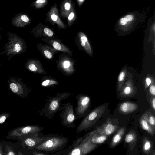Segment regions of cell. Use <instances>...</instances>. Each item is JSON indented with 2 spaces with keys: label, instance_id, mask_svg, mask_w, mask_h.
<instances>
[{
  "label": "cell",
  "instance_id": "1",
  "mask_svg": "<svg viewBox=\"0 0 155 155\" xmlns=\"http://www.w3.org/2000/svg\"><path fill=\"white\" fill-rule=\"evenodd\" d=\"M69 141L68 139L58 134H49L46 139L33 149L40 151L53 153L62 150Z\"/></svg>",
  "mask_w": 155,
  "mask_h": 155
},
{
  "label": "cell",
  "instance_id": "2",
  "mask_svg": "<svg viewBox=\"0 0 155 155\" xmlns=\"http://www.w3.org/2000/svg\"><path fill=\"white\" fill-rule=\"evenodd\" d=\"M7 34L8 41L2 48L4 50L0 53V56L5 54L9 60L16 55L24 52L26 45L24 40L16 34L10 32Z\"/></svg>",
  "mask_w": 155,
  "mask_h": 155
},
{
  "label": "cell",
  "instance_id": "3",
  "mask_svg": "<svg viewBox=\"0 0 155 155\" xmlns=\"http://www.w3.org/2000/svg\"><path fill=\"white\" fill-rule=\"evenodd\" d=\"M73 94L66 92L61 94L58 92L53 97H48L49 98L45 100L46 102L41 114L49 119H52L61 107V102L63 100L68 98L69 96Z\"/></svg>",
  "mask_w": 155,
  "mask_h": 155
},
{
  "label": "cell",
  "instance_id": "4",
  "mask_svg": "<svg viewBox=\"0 0 155 155\" xmlns=\"http://www.w3.org/2000/svg\"><path fill=\"white\" fill-rule=\"evenodd\" d=\"M76 140L73 147L62 155H87L96 147V144L91 141L89 134L78 138Z\"/></svg>",
  "mask_w": 155,
  "mask_h": 155
},
{
  "label": "cell",
  "instance_id": "5",
  "mask_svg": "<svg viewBox=\"0 0 155 155\" xmlns=\"http://www.w3.org/2000/svg\"><path fill=\"white\" fill-rule=\"evenodd\" d=\"M105 110V106L101 105L96 107L84 116L77 127L76 132L80 133L90 128L102 116Z\"/></svg>",
  "mask_w": 155,
  "mask_h": 155
},
{
  "label": "cell",
  "instance_id": "6",
  "mask_svg": "<svg viewBox=\"0 0 155 155\" xmlns=\"http://www.w3.org/2000/svg\"><path fill=\"white\" fill-rule=\"evenodd\" d=\"M43 127L37 125H29L10 130L5 137L7 139L17 140H22L34 134L41 132Z\"/></svg>",
  "mask_w": 155,
  "mask_h": 155
},
{
  "label": "cell",
  "instance_id": "7",
  "mask_svg": "<svg viewBox=\"0 0 155 155\" xmlns=\"http://www.w3.org/2000/svg\"><path fill=\"white\" fill-rule=\"evenodd\" d=\"M59 111L62 112L60 114L61 124L68 127L73 128L76 125L74 122L76 120L73 106L70 103H62Z\"/></svg>",
  "mask_w": 155,
  "mask_h": 155
},
{
  "label": "cell",
  "instance_id": "8",
  "mask_svg": "<svg viewBox=\"0 0 155 155\" xmlns=\"http://www.w3.org/2000/svg\"><path fill=\"white\" fill-rule=\"evenodd\" d=\"M48 135H45L41 132L35 133L22 140H18L17 142L23 149L27 150L33 149L43 142Z\"/></svg>",
  "mask_w": 155,
  "mask_h": 155
},
{
  "label": "cell",
  "instance_id": "9",
  "mask_svg": "<svg viewBox=\"0 0 155 155\" xmlns=\"http://www.w3.org/2000/svg\"><path fill=\"white\" fill-rule=\"evenodd\" d=\"M75 99L77 100V106L75 108V114L77 120L88 114L91 101L89 96L81 94H78Z\"/></svg>",
  "mask_w": 155,
  "mask_h": 155
},
{
  "label": "cell",
  "instance_id": "10",
  "mask_svg": "<svg viewBox=\"0 0 155 155\" xmlns=\"http://www.w3.org/2000/svg\"><path fill=\"white\" fill-rule=\"evenodd\" d=\"M137 92V88L133 81L129 79L125 82L122 87L120 95L123 97H128L134 96Z\"/></svg>",
  "mask_w": 155,
  "mask_h": 155
},
{
  "label": "cell",
  "instance_id": "11",
  "mask_svg": "<svg viewBox=\"0 0 155 155\" xmlns=\"http://www.w3.org/2000/svg\"><path fill=\"white\" fill-rule=\"evenodd\" d=\"M3 155H18V143L2 140Z\"/></svg>",
  "mask_w": 155,
  "mask_h": 155
},
{
  "label": "cell",
  "instance_id": "12",
  "mask_svg": "<svg viewBox=\"0 0 155 155\" xmlns=\"http://www.w3.org/2000/svg\"><path fill=\"white\" fill-rule=\"evenodd\" d=\"M29 21V18L26 14L20 12L12 18L11 24L16 28L24 27L28 24Z\"/></svg>",
  "mask_w": 155,
  "mask_h": 155
},
{
  "label": "cell",
  "instance_id": "13",
  "mask_svg": "<svg viewBox=\"0 0 155 155\" xmlns=\"http://www.w3.org/2000/svg\"><path fill=\"white\" fill-rule=\"evenodd\" d=\"M138 106L136 103L129 101H125L120 104L118 107L119 112L123 114H127L136 111Z\"/></svg>",
  "mask_w": 155,
  "mask_h": 155
},
{
  "label": "cell",
  "instance_id": "14",
  "mask_svg": "<svg viewBox=\"0 0 155 155\" xmlns=\"http://www.w3.org/2000/svg\"><path fill=\"white\" fill-rule=\"evenodd\" d=\"M117 128L118 127L112 124L109 119L95 131L101 134L109 135L112 134Z\"/></svg>",
  "mask_w": 155,
  "mask_h": 155
},
{
  "label": "cell",
  "instance_id": "15",
  "mask_svg": "<svg viewBox=\"0 0 155 155\" xmlns=\"http://www.w3.org/2000/svg\"><path fill=\"white\" fill-rule=\"evenodd\" d=\"M149 112L148 111L145 112L141 116L139 123L142 128L148 133L151 134H153L154 130L151 126L148 121V117Z\"/></svg>",
  "mask_w": 155,
  "mask_h": 155
},
{
  "label": "cell",
  "instance_id": "16",
  "mask_svg": "<svg viewBox=\"0 0 155 155\" xmlns=\"http://www.w3.org/2000/svg\"><path fill=\"white\" fill-rule=\"evenodd\" d=\"M76 140L73 141L72 143L66 148L53 153H48L40 151L34 149L28 150V155H62L64 153L70 150L74 146L76 143Z\"/></svg>",
  "mask_w": 155,
  "mask_h": 155
},
{
  "label": "cell",
  "instance_id": "17",
  "mask_svg": "<svg viewBox=\"0 0 155 155\" xmlns=\"http://www.w3.org/2000/svg\"><path fill=\"white\" fill-rule=\"evenodd\" d=\"M42 86L45 87H52L59 84L58 82L55 78L44 75L42 78L41 82Z\"/></svg>",
  "mask_w": 155,
  "mask_h": 155
},
{
  "label": "cell",
  "instance_id": "18",
  "mask_svg": "<svg viewBox=\"0 0 155 155\" xmlns=\"http://www.w3.org/2000/svg\"><path fill=\"white\" fill-rule=\"evenodd\" d=\"M125 130V127L120 129L113 138L111 142V145L114 146L117 144L121 140Z\"/></svg>",
  "mask_w": 155,
  "mask_h": 155
},
{
  "label": "cell",
  "instance_id": "19",
  "mask_svg": "<svg viewBox=\"0 0 155 155\" xmlns=\"http://www.w3.org/2000/svg\"><path fill=\"white\" fill-rule=\"evenodd\" d=\"M127 70L126 69H123L119 73L117 79V90L120 91L123 87L127 76Z\"/></svg>",
  "mask_w": 155,
  "mask_h": 155
},
{
  "label": "cell",
  "instance_id": "20",
  "mask_svg": "<svg viewBox=\"0 0 155 155\" xmlns=\"http://www.w3.org/2000/svg\"><path fill=\"white\" fill-rule=\"evenodd\" d=\"M27 68L30 71L35 73H38L41 74H46L45 72L41 67H39L38 65L33 63L30 61L28 62L27 64Z\"/></svg>",
  "mask_w": 155,
  "mask_h": 155
},
{
  "label": "cell",
  "instance_id": "21",
  "mask_svg": "<svg viewBox=\"0 0 155 155\" xmlns=\"http://www.w3.org/2000/svg\"><path fill=\"white\" fill-rule=\"evenodd\" d=\"M134 18V17L133 14H127L120 19L119 24L122 26H125L132 22Z\"/></svg>",
  "mask_w": 155,
  "mask_h": 155
},
{
  "label": "cell",
  "instance_id": "22",
  "mask_svg": "<svg viewBox=\"0 0 155 155\" xmlns=\"http://www.w3.org/2000/svg\"><path fill=\"white\" fill-rule=\"evenodd\" d=\"M148 121L149 124L154 130L155 119L154 116L152 114L151 112H149L148 117Z\"/></svg>",
  "mask_w": 155,
  "mask_h": 155
},
{
  "label": "cell",
  "instance_id": "23",
  "mask_svg": "<svg viewBox=\"0 0 155 155\" xmlns=\"http://www.w3.org/2000/svg\"><path fill=\"white\" fill-rule=\"evenodd\" d=\"M154 83V79L153 77L148 76H147L145 80V87L146 88L149 87L151 84Z\"/></svg>",
  "mask_w": 155,
  "mask_h": 155
},
{
  "label": "cell",
  "instance_id": "24",
  "mask_svg": "<svg viewBox=\"0 0 155 155\" xmlns=\"http://www.w3.org/2000/svg\"><path fill=\"white\" fill-rule=\"evenodd\" d=\"M132 133L127 134L125 138V141L127 143H130L133 141L134 139V136Z\"/></svg>",
  "mask_w": 155,
  "mask_h": 155
},
{
  "label": "cell",
  "instance_id": "25",
  "mask_svg": "<svg viewBox=\"0 0 155 155\" xmlns=\"http://www.w3.org/2000/svg\"><path fill=\"white\" fill-rule=\"evenodd\" d=\"M18 155H28V151L21 147L18 145Z\"/></svg>",
  "mask_w": 155,
  "mask_h": 155
},
{
  "label": "cell",
  "instance_id": "26",
  "mask_svg": "<svg viewBox=\"0 0 155 155\" xmlns=\"http://www.w3.org/2000/svg\"><path fill=\"white\" fill-rule=\"evenodd\" d=\"M151 143L148 140H145L143 146V150L146 152L148 151L151 148Z\"/></svg>",
  "mask_w": 155,
  "mask_h": 155
},
{
  "label": "cell",
  "instance_id": "27",
  "mask_svg": "<svg viewBox=\"0 0 155 155\" xmlns=\"http://www.w3.org/2000/svg\"><path fill=\"white\" fill-rule=\"evenodd\" d=\"M10 87L12 91L14 93H16L18 91L17 86L16 84L12 83L10 85Z\"/></svg>",
  "mask_w": 155,
  "mask_h": 155
},
{
  "label": "cell",
  "instance_id": "28",
  "mask_svg": "<svg viewBox=\"0 0 155 155\" xmlns=\"http://www.w3.org/2000/svg\"><path fill=\"white\" fill-rule=\"evenodd\" d=\"M149 91L151 95L154 97L155 96V86L154 83L152 84L149 86Z\"/></svg>",
  "mask_w": 155,
  "mask_h": 155
},
{
  "label": "cell",
  "instance_id": "29",
  "mask_svg": "<svg viewBox=\"0 0 155 155\" xmlns=\"http://www.w3.org/2000/svg\"><path fill=\"white\" fill-rule=\"evenodd\" d=\"M81 45L83 46H84L86 45V43L88 42V40L86 36H82L81 38Z\"/></svg>",
  "mask_w": 155,
  "mask_h": 155
},
{
  "label": "cell",
  "instance_id": "30",
  "mask_svg": "<svg viewBox=\"0 0 155 155\" xmlns=\"http://www.w3.org/2000/svg\"><path fill=\"white\" fill-rule=\"evenodd\" d=\"M44 31L45 33L48 36L51 37L53 35V34L52 31L48 28H45Z\"/></svg>",
  "mask_w": 155,
  "mask_h": 155
},
{
  "label": "cell",
  "instance_id": "31",
  "mask_svg": "<svg viewBox=\"0 0 155 155\" xmlns=\"http://www.w3.org/2000/svg\"><path fill=\"white\" fill-rule=\"evenodd\" d=\"M53 46L54 48L58 50H60L61 49V46L60 44L57 42H54L53 44Z\"/></svg>",
  "mask_w": 155,
  "mask_h": 155
},
{
  "label": "cell",
  "instance_id": "32",
  "mask_svg": "<svg viewBox=\"0 0 155 155\" xmlns=\"http://www.w3.org/2000/svg\"><path fill=\"white\" fill-rule=\"evenodd\" d=\"M44 53L45 56L48 59H50L52 58L51 54L48 51L45 50L44 51Z\"/></svg>",
  "mask_w": 155,
  "mask_h": 155
},
{
  "label": "cell",
  "instance_id": "33",
  "mask_svg": "<svg viewBox=\"0 0 155 155\" xmlns=\"http://www.w3.org/2000/svg\"><path fill=\"white\" fill-rule=\"evenodd\" d=\"M151 105L153 110L155 111V98L153 97L151 99Z\"/></svg>",
  "mask_w": 155,
  "mask_h": 155
},
{
  "label": "cell",
  "instance_id": "34",
  "mask_svg": "<svg viewBox=\"0 0 155 155\" xmlns=\"http://www.w3.org/2000/svg\"><path fill=\"white\" fill-rule=\"evenodd\" d=\"M2 141V140H0V155H3Z\"/></svg>",
  "mask_w": 155,
  "mask_h": 155
},
{
  "label": "cell",
  "instance_id": "35",
  "mask_svg": "<svg viewBox=\"0 0 155 155\" xmlns=\"http://www.w3.org/2000/svg\"><path fill=\"white\" fill-rule=\"evenodd\" d=\"M70 7V4L68 2H66L65 4L64 5V8L66 10H69Z\"/></svg>",
  "mask_w": 155,
  "mask_h": 155
},
{
  "label": "cell",
  "instance_id": "36",
  "mask_svg": "<svg viewBox=\"0 0 155 155\" xmlns=\"http://www.w3.org/2000/svg\"><path fill=\"white\" fill-rule=\"evenodd\" d=\"M6 117L5 116H3L0 118V124L3 123L5 121Z\"/></svg>",
  "mask_w": 155,
  "mask_h": 155
},
{
  "label": "cell",
  "instance_id": "37",
  "mask_svg": "<svg viewBox=\"0 0 155 155\" xmlns=\"http://www.w3.org/2000/svg\"><path fill=\"white\" fill-rule=\"evenodd\" d=\"M51 18L52 20L56 21L57 20V16L55 14H53L51 15Z\"/></svg>",
  "mask_w": 155,
  "mask_h": 155
},
{
  "label": "cell",
  "instance_id": "38",
  "mask_svg": "<svg viewBox=\"0 0 155 155\" xmlns=\"http://www.w3.org/2000/svg\"><path fill=\"white\" fill-rule=\"evenodd\" d=\"M74 16V14L73 12H71L69 14L68 17V19L69 20H71L73 18Z\"/></svg>",
  "mask_w": 155,
  "mask_h": 155
},
{
  "label": "cell",
  "instance_id": "39",
  "mask_svg": "<svg viewBox=\"0 0 155 155\" xmlns=\"http://www.w3.org/2000/svg\"><path fill=\"white\" fill-rule=\"evenodd\" d=\"M45 0H38L36 1V3H44L45 2Z\"/></svg>",
  "mask_w": 155,
  "mask_h": 155
},
{
  "label": "cell",
  "instance_id": "40",
  "mask_svg": "<svg viewBox=\"0 0 155 155\" xmlns=\"http://www.w3.org/2000/svg\"><path fill=\"white\" fill-rule=\"evenodd\" d=\"M1 32H0V40H1Z\"/></svg>",
  "mask_w": 155,
  "mask_h": 155
},
{
  "label": "cell",
  "instance_id": "41",
  "mask_svg": "<svg viewBox=\"0 0 155 155\" xmlns=\"http://www.w3.org/2000/svg\"><path fill=\"white\" fill-rule=\"evenodd\" d=\"M79 1H83V0H79Z\"/></svg>",
  "mask_w": 155,
  "mask_h": 155
},
{
  "label": "cell",
  "instance_id": "42",
  "mask_svg": "<svg viewBox=\"0 0 155 155\" xmlns=\"http://www.w3.org/2000/svg\"></svg>",
  "mask_w": 155,
  "mask_h": 155
}]
</instances>
